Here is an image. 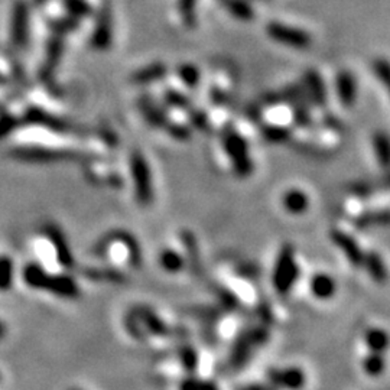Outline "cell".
I'll return each mask as SVG.
<instances>
[{
	"label": "cell",
	"mask_w": 390,
	"mask_h": 390,
	"mask_svg": "<svg viewBox=\"0 0 390 390\" xmlns=\"http://www.w3.org/2000/svg\"><path fill=\"white\" fill-rule=\"evenodd\" d=\"M299 268L297 262V252L292 244H284L277 253L272 284L279 295H288L298 281Z\"/></svg>",
	"instance_id": "cell-1"
},
{
	"label": "cell",
	"mask_w": 390,
	"mask_h": 390,
	"mask_svg": "<svg viewBox=\"0 0 390 390\" xmlns=\"http://www.w3.org/2000/svg\"><path fill=\"white\" fill-rule=\"evenodd\" d=\"M269 340V330L264 325L250 327L243 330L234 340L230 353V365L234 369H242L247 365L257 347L266 344Z\"/></svg>",
	"instance_id": "cell-2"
},
{
	"label": "cell",
	"mask_w": 390,
	"mask_h": 390,
	"mask_svg": "<svg viewBox=\"0 0 390 390\" xmlns=\"http://www.w3.org/2000/svg\"><path fill=\"white\" fill-rule=\"evenodd\" d=\"M222 148L229 157L234 174L239 178H247L253 172V161L244 137L234 130H227L222 136Z\"/></svg>",
	"instance_id": "cell-3"
},
{
	"label": "cell",
	"mask_w": 390,
	"mask_h": 390,
	"mask_svg": "<svg viewBox=\"0 0 390 390\" xmlns=\"http://www.w3.org/2000/svg\"><path fill=\"white\" fill-rule=\"evenodd\" d=\"M268 380L277 389L301 390L306 383V376L298 367L272 369L268 371Z\"/></svg>",
	"instance_id": "cell-4"
},
{
	"label": "cell",
	"mask_w": 390,
	"mask_h": 390,
	"mask_svg": "<svg viewBox=\"0 0 390 390\" xmlns=\"http://www.w3.org/2000/svg\"><path fill=\"white\" fill-rule=\"evenodd\" d=\"M268 34L277 43L294 48H306L311 44V36L308 34L281 23H271L268 26Z\"/></svg>",
	"instance_id": "cell-5"
},
{
	"label": "cell",
	"mask_w": 390,
	"mask_h": 390,
	"mask_svg": "<svg viewBox=\"0 0 390 390\" xmlns=\"http://www.w3.org/2000/svg\"><path fill=\"white\" fill-rule=\"evenodd\" d=\"M331 240L341 250L345 259L350 262V264H353V266L360 268L361 264H363L365 252L360 249L357 240L353 238V236L345 233L344 230L334 229L331 231Z\"/></svg>",
	"instance_id": "cell-6"
},
{
	"label": "cell",
	"mask_w": 390,
	"mask_h": 390,
	"mask_svg": "<svg viewBox=\"0 0 390 390\" xmlns=\"http://www.w3.org/2000/svg\"><path fill=\"white\" fill-rule=\"evenodd\" d=\"M336 91L339 102L347 107L352 108L357 100V80L350 71H340L336 78Z\"/></svg>",
	"instance_id": "cell-7"
},
{
	"label": "cell",
	"mask_w": 390,
	"mask_h": 390,
	"mask_svg": "<svg viewBox=\"0 0 390 390\" xmlns=\"http://www.w3.org/2000/svg\"><path fill=\"white\" fill-rule=\"evenodd\" d=\"M303 91L312 104L318 107H325L327 104V90L324 86V81L318 73L308 71L303 78Z\"/></svg>",
	"instance_id": "cell-8"
},
{
	"label": "cell",
	"mask_w": 390,
	"mask_h": 390,
	"mask_svg": "<svg viewBox=\"0 0 390 390\" xmlns=\"http://www.w3.org/2000/svg\"><path fill=\"white\" fill-rule=\"evenodd\" d=\"M311 292L312 295L318 299H330L337 292V284L332 277L327 273H317L312 279H311Z\"/></svg>",
	"instance_id": "cell-9"
},
{
	"label": "cell",
	"mask_w": 390,
	"mask_h": 390,
	"mask_svg": "<svg viewBox=\"0 0 390 390\" xmlns=\"http://www.w3.org/2000/svg\"><path fill=\"white\" fill-rule=\"evenodd\" d=\"M374 155L385 171H390V136L386 132H374L371 137Z\"/></svg>",
	"instance_id": "cell-10"
},
{
	"label": "cell",
	"mask_w": 390,
	"mask_h": 390,
	"mask_svg": "<svg viewBox=\"0 0 390 390\" xmlns=\"http://www.w3.org/2000/svg\"><path fill=\"white\" fill-rule=\"evenodd\" d=\"M282 204L288 213L301 216L308 210L310 197L301 190H290L284 195Z\"/></svg>",
	"instance_id": "cell-11"
},
{
	"label": "cell",
	"mask_w": 390,
	"mask_h": 390,
	"mask_svg": "<svg viewBox=\"0 0 390 390\" xmlns=\"http://www.w3.org/2000/svg\"><path fill=\"white\" fill-rule=\"evenodd\" d=\"M361 266L366 268L367 273L376 284H385L387 281V269L385 266V262L376 252L365 253Z\"/></svg>",
	"instance_id": "cell-12"
},
{
	"label": "cell",
	"mask_w": 390,
	"mask_h": 390,
	"mask_svg": "<svg viewBox=\"0 0 390 390\" xmlns=\"http://www.w3.org/2000/svg\"><path fill=\"white\" fill-rule=\"evenodd\" d=\"M367 347L374 353H385L390 347V336L382 328H369L365 334Z\"/></svg>",
	"instance_id": "cell-13"
},
{
	"label": "cell",
	"mask_w": 390,
	"mask_h": 390,
	"mask_svg": "<svg viewBox=\"0 0 390 390\" xmlns=\"http://www.w3.org/2000/svg\"><path fill=\"white\" fill-rule=\"evenodd\" d=\"M262 133L269 144H284L289 141L292 136L290 130L286 126H284V124H272V123L268 124V126H264Z\"/></svg>",
	"instance_id": "cell-14"
},
{
	"label": "cell",
	"mask_w": 390,
	"mask_h": 390,
	"mask_svg": "<svg viewBox=\"0 0 390 390\" xmlns=\"http://www.w3.org/2000/svg\"><path fill=\"white\" fill-rule=\"evenodd\" d=\"M363 369L369 376H371V378H379L386 369V361L383 354L371 352L369 356H366L363 361Z\"/></svg>",
	"instance_id": "cell-15"
},
{
	"label": "cell",
	"mask_w": 390,
	"mask_h": 390,
	"mask_svg": "<svg viewBox=\"0 0 390 390\" xmlns=\"http://www.w3.org/2000/svg\"><path fill=\"white\" fill-rule=\"evenodd\" d=\"M390 225V210H380L374 213H367L361 216L358 220L360 227H370V226H387Z\"/></svg>",
	"instance_id": "cell-16"
},
{
	"label": "cell",
	"mask_w": 390,
	"mask_h": 390,
	"mask_svg": "<svg viewBox=\"0 0 390 390\" xmlns=\"http://www.w3.org/2000/svg\"><path fill=\"white\" fill-rule=\"evenodd\" d=\"M373 71L374 76L379 78L382 86L386 89L390 97V62L385 58H378L373 62Z\"/></svg>",
	"instance_id": "cell-17"
},
{
	"label": "cell",
	"mask_w": 390,
	"mask_h": 390,
	"mask_svg": "<svg viewBox=\"0 0 390 390\" xmlns=\"http://www.w3.org/2000/svg\"><path fill=\"white\" fill-rule=\"evenodd\" d=\"M162 263L166 271H171V272H178L183 268V259L181 256L172 250H166V252L162 255Z\"/></svg>",
	"instance_id": "cell-18"
},
{
	"label": "cell",
	"mask_w": 390,
	"mask_h": 390,
	"mask_svg": "<svg viewBox=\"0 0 390 390\" xmlns=\"http://www.w3.org/2000/svg\"><path fill=\"white\" fill-rule=\"evenodd\" d=\"M181 390H218V389L211 382L190 379V380H185L183 383V387H181Z\"/></svg>",
	"instance_id": "cell-19"
},
{
	"label": "cell",
	"mask_w": 390,
	"mask_h": 390,
	"mask_svg": "<svg viewBox=\"0 0 390 390\" xmlns=\"http://www.w3.org/2000/svg\"><path fill=\"white\" fill-rule=\"evenodd\" d=\"M10 276H12L10 262L8 259L0 260V286H8L10 282Z\"/></svg>",
	"instance_id": "cell-20"
},
{
	"label": "cell",
	"mask_w": 390,
	"mask_h": 390,
	"mask_svg": "<svg viewBox=\"0 0 390 390\" xmlns=\"http://www.w3.org/2000/svg\"><path fill=\"white\" fill-rule=\"evenodd\" d=\"M183 360H184V366L190 370H194L197 367V354L192 350V348H185L183 353Z\"/></svg>",
	"instance_id": "cell-21"
},
{
	"label": "cell",
	"mask_w": 390,
	"mask_h": 390,
	"mask_svg": "<svg viewBox=\"0 0 390 390\" xmlns=\"http://www.w3.org/2000/svg\"><path fill=\"white\" fill-rule=\"evenodd\" d=\"M183 78L188 82L190 86H194L198 81V71L194 67L188 65L183 68Z\"/></svg>",
	"instance_id": "cell-22"
},
{
	"label": "cell",
	"mask_w": 390,
	"mask_h": 390,
	"mask_svg": "<svg viewBox=\"0 0 390 390\" xmlns=\"http://www.w3.org/2000/svg\"><path fill=\"white\" fill-rule=\"evenodd\" d=\"M65 5L77 13H86L90 10L84 0H65Z\"/></svg>",
	"instance_id": "cell-23"
},
{
	"label": "cell",
	"mask_w": 390,
	"mask_h": 390,
	"mask_svg": "<svg viewBox=\"0 0 390 390\" xmlns=\"http://www.w3.org/2000/svg\"><path fill=\"white\" fill-rule=\"evenodd\" d=\"M239 390H279L275 387L272 383H252L239 387Z\"/></svg>",
	"instance_id": "cell-24"
}]
</instances>
